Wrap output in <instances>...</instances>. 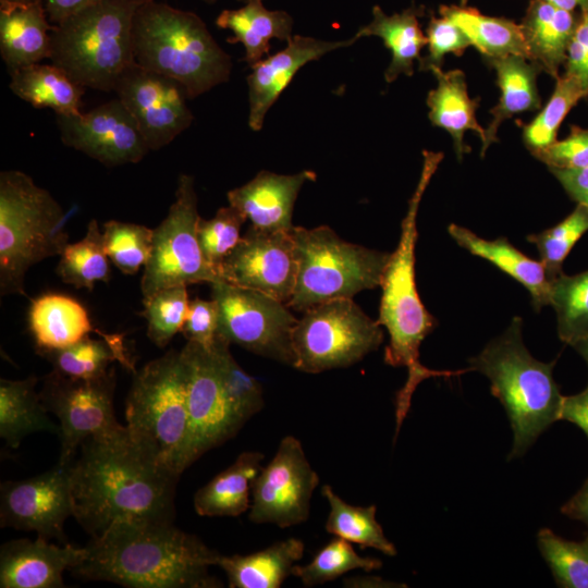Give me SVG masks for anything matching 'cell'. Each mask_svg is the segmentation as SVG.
<instances>
[{
    "label": "cell",
    "instance_id": "6da1fadb",
    "mask_svg": "<svg viewBox=\"0 0 588 588\" xmlns=\"http://www.w3.org/2000/svg\"><path fill=\"white\" fill-rule=\"evenodd\" d=\"M73 517L91 537L121 522L173 520L179 475L128 431L86 439L70 464Z\"/></svg>",
    "mask_w": 588,
    "mask_h": 588
},
{
    "label": "cell",
    "instance_id": "7a4b0ae2",
    "mask_svg": "<svg viewBox=\"0 0 588 588\" xmlns=\"http://www.w3.org/2000/svg\"><path fill=\"white\" fill-rule=\"evenodd\" d=\"M73 576L130 588H219L211 576L221 554L172 520H134L112 525L91 537Z\"/></svg>",
    "mask_w": 588,
    "mask_h": 588
},
{
    "label": "cell",
    "instance_id": "3957f363",
    "mask_svg": "<svg viewBox=\"0 0 588 588\" xmlns=\"http://www.w3.org/2000/svg\"><path fill=\"white\" fill-rule=\"evenodd\" d=\"M424 162L417 186L408 201L401 224V237L390 254L381 284L382 295L378 322L389 333L384 362L393 367H405L407 379L395 401V437L406 417L413 393L418 384L431 377H451L468 371H439L425 367L419 360V347L436 326V318L422 304L416 284L415 247L418 237L417 215L421 198L443 159L442 152L424 150Z\"/></svg>",
    "mask_w": 588,
    "mask_h": 588
},
{
    "label": "cell",
    "instance_id": "277c9868",
    "mask_svg": "<svg viewBox=\"0 0 588 588\" xmlns=\"http://www.w3.org/2000/svg\"><path fill=\"white\" fill-rule=\"evenodd\" d=\"M134 60L179 82L194 99L226 83L232 58L195 13L145 0L133 21Z\"/></svg>",
    "mask_w": 588,
    "mask_h": 588
},
{
    "label": "cell",
    "instance_id": "5b68a950",
    "mask_svg": "<svg viewBox=\"0 0 588 588\" xmlns=\"http://www.w3.org/2000/svg\"><path fill=\"white\" fill-rule=\"evenodd\" d=\"M523 319L511 324L475 357L469 371L485 375L491 393L503 405L513 430L509 460L522 456L554 421L560 420L563 395L553 378L556 360L542 363L523 342Z\"/></svg>",
    "mask_w": 588,
    "mask_h": 588
},
{
    "label": "cell",
    "instance_id": "8992f818",
    "mask_svg": "<svg viewBox=\"0 0 588 588\" xmlns=\"http://www.w3.org/2000/svg\"><path fill=\"white\" fill-rule=\"evenodd\" d=\"M145 0H100L51 29L50 61L95 90L113 91L133 63V21Z\"/></svg>",
    "mask_w": 588,
    "mask_h": 588
},
{
    "label": "cell",
    "instance_id": "52a82bcc",
    "mask_svg": "<svg viewBox=\"0 0 588 588\" xmlns=\"http://www.w3.org/2000/svg\"><path fill=\"white\" fill-rule=\"evenodd\" d=\"M69 244L60 204L19 170L0 173V293L26 295L30 267L60 256Z\"/></svg>",
    "mask_w": 588,
    "mask_h": 588
},
{
    "label": "cell",
    "instance_id": "ba28073f",
    "mask_svg": "<svg viewBox=\"0 0 588 588\" xmlns=\"http://www.w3.org/2000/svg\"><path fill=\"white\" fill-rule=\"evenodd\" d=\"M297 274L286 305L306 311L321 303L353 298L381 284L390 254L342 240L328 225L293 226Z\"/></svg>",
    "mask_w": 588,
    "mask_h": 588
},
{
    "label": "cell",
    "instance_id": "9c48e42d",
    "mask_svg": "<svg viewBox=\"0 0 588 588\" xmlns=\"http://www.w3.org/2000/svg\"><path fill=\"white\" fill-rule=\"evenodd\" d=\"M126 428L176 475L185 470L189 415L180 352L169 351L135 371L125 402Z\"/></svg>",
    "mask_w": 588,
    "mask_h": 588
},
{
    "label": "cell",
    "instance_id": "30bf717a",
    "mask_svg": "<svg viewBox=\"0 0 588 588\" xmlns=\"http://www.w3.org/2000/svg\"><path fill=\"white\" fill-rule=\"evenodd\" d=\"M383 342L378 321L369 318L353 298L316 305L297 319L293 333V367L319 373L348 367Z\"/></svg>",
    "mask_w": 588,
    "mask_h": 588
},
{
    "label": "cell",
    "instance_id": "8fae6325",
    "mask_svg": "<svg viewBox=\"0 0 588 588\" xmlns=\"http://www.w3.org/2000/svg\"><path fill=\"white\" fill-rule=\"evenodd\" d=\"M167 217L154 229L150 256L140 280L143 299L157 292L222 280L205 259L197 238V194L194 179L181 174Z\"/></svg>",
    "mask_w": 588,
    "mask_h": 588
},
{
    "label": "cell",
    "instance_id": "7c38bea8",
    "mask_svg": "<svg viewBox=\"0 0 588 588\" xmlns=\"http://www.w3.org/2000/svg\"><path fill=\"white\" fill-rule=\"evenodd\" d=\"M211 298L219 309L220 338L293 367L292 333L297 319L286 303L224 280L211 283Z\"/></svg>",
    "mask_w": 588,
    "mask_h": 588
},
{
    "label": "cell",
    "instance_id": "4fadbf2b",
    "mask_svg": "<svg viewBox=\"0 0 588 588\" xmlns=\"http://www.w3.org/2000/svg\"><path fill=\"white\" fill-rule=\"evenodd\" d=\"M115 383L114 367L91 379L70 378L54 370L45 376L39 395L47 411L59 421V463H72L86 439L124 426L114 415Z\"/></svg>",
    "mask_w": 588,
    "mask_h": 588
},
{
    "label": "cell",
    "instance_id": "5bb4252c",
    "mask_svg": "<svg viewBox=\"0 0 588 588\" xmlns=\"http://www.w3.org/2000/svg\"><path fill=\"white\" fill-rule=\"evenodd\" d=\"M318 485L319 476L301 441L286 436L253 481L248 519L280 528L303 524L309 517L310 502Z\"/></svg>",
    "mask_w": 588,
    "mask_h": 588
},
{
    "label": "cell",
    "instance_id": "9a60e30c",
    "mask_svg": "<svg viewBox=\"0 0 588 588\" xmlns=\"http://www.w3.org/2000/svg\"><path fill=\"white\" fill-rule=\"evenodd\" d=\"M180 357L185 372L189 415L184 457L186 469L203 454L234 437L244 424L228 403L215 351L187 341L180 351Z\"/></svg>",
    "mask_w": 588,
    "mask_h": 588
},
{
    "label": "cell",
    "instance_id": "2e32d148",
    "mask_svg": "<svg viewBox=\"0 0 588 588\" xmlns=\"http://www.w3.org/2000/svg\"><path fill=\"white\" fill-rule=\"evenodd\" d=\"M113 91L136 121L149 150L170 145L194 120L186 89L136 62L120 75Z\"/></svg>",
    "mask_w": 588,
    "mask_h": 588
},
{
    "label": "cell",
    "instance_id": "e0dca14e",
    "mask_svg": "<svg viewBox=\"0 0 588 588\" xmlns=\"http://www.w3.org/2000/svg\"><path fill=\"white\" fill-rule=\"evenodd\" d=\"M71 464V463H70ZM70 464L0 488V526L35 531L37 537L65 544V520L73 516Z\"/></svg>",
    "mask_w": 588,
    "mask_h": 588
},
{
    "label": "cell",
    "instance_id": "ac0fdd59",
    "mask_svg": "<svg viewBox=\"0 0 588 588\" xmlns=\"http://www.w3.org/2000/svg\"><path fill=\"white\" fill-rule=\"evenodd\" d=\"M56 117L62 143L106 167L137 163L150 151L118 98L86 112Z\"/></svg>",
    "mask_w": 588,
    "mask_h": 588
},
{
    "label": "cell",
    "instance_id": "d6986e66",
    "mask_svg": "<svg viewBox=\"0 0 588 588\" xmlns=\"http://www.w3.org/2000/svg\"><path fill=\"white\" fill-rule=\"evenodd\" d=\"M229 283L259 291L281 302L291 298L297 261L291 231H264L250 225L219 268Z\"/></svg>",
    "mask_w": 588,
    "mask_h": 588
},
{
    "label": "cell",
    "instance_id": "ffe728a7",
    "mask_svg": "<svg viewBox=\"0 0 588 588\" xmlns=\"http://www.w3.org/2000/svg\"><path fill=\"white\" fill-rule=\"evenodd\" d=\"M353 36L343 40H322L314 37L293 35L284 49L267 56L253 66L247 75L248 87V126L258 132L271 106L292 82L295 74L305 64L316 61L336 49L346 48L356 42Z\"/></svg>",
    "mask_w": 588,
    "mask_h": 588
},
{
    "label": "cell",
    "instance_id": "44dd1931",
    "mask_svg": "<svg viewBox=\"0 0 588 588\" xmlns=\"http://www.w3.org/2000/svg\"><path fill=\"white\" fill-rule=\"evenodd\" d=\"M86 553L85 547L54 544L41 537L10 540L0 549V587L62 588L63 573L78 565Z\"/></svg>",
    "mask_w": 588,
    "mask_h": 588
},
{
    "label": "cell",
    "instance_id": "7402d4cb",
    "mask_svg": "<svg viewBox=\"0 0 588 588\" xmlns=\"http://www.w3.org/2000/svg\"><path fill=\"white\" fill-rule=\"evenodd\" d=\"M315 180L316 174L310 170L295 174L262 170L246 184L229 191L228 200L256 229L291 231L298 192L307 181Z\"/></svg>",
    "mask_w": 588,
    "mask_h": 588
},
{
    "label": "cell",
    "instance_id": "603a6c76",
    "mask_svg": "<svg viewBox=\"0 0 588 588\" xmlns=\"http://www.w3.org/2000/svg\"><path fill=\"white\" fill-rule=\"evenodd\" d=\"M42 3L0 2V53L9 70L51 56V29Z\"/></svg>",
    "mask_w": 588,
    "mask_h": 588
},
{
    "label": "cell",
    "instance_id": "cb8c5ba5",
    "mask_svg": "<svg viewBox=\"0 0 588 588\" xmlns=\"http://www.w3.org/2000/svg\"><path fill=\"white\" fill-rule=\"evenodd\" d=\"M448 232L461 247L519 282L529 292L536 311L550 305L551 279L540 260L526 256L503 236L486 240L455 223L449 225Z\"/></svg>",
    "mask_w": 588,
    "mask_h": 588
},
{
    "label": "cell",
    "instance_id": "d4e9b609",
    "mask_svg": "<svg viewBox=\"0 0 588 588\" xmlns=\"http://www.w3.org/2000/svg\"><path fill=\"white\" fill-rule=\"evenodd\" d=\"M437 79V87L428 93L426 103L429 108V120L432 125L445 130L453 139L457 159L470 151L464 142L467 131L485 138V128L476 119L479 106L478 98H470L467 91L465 74L461 70L443 71L434 68L430 71Z\"/></svg>",
    "mask_w": 588,
    "mask_h": 588
},
{
    "label": "cell",
    "instance_id": "484cf974",
    "mask_svg": "<svg viewBox=\"0 0 588 588\" xmlns=\"http://www.w3.org/2000/svg\"><path fill=\"white\" fill-rule=\"evenodd\" d=\"M487 63L497 74L500 98L490 110L492 119L485 128V138L480 149L481 157H485L488 148L498 140V130L505 120L515 114L541 108L537 76L542 70L537 63L515 54L487 59Z\"/></svg>",
    "mask_w": 588,
    "mask_h": 588
},
{
    "label": "cell",
    "instance_id": "4316f807",
    "mask_svg": "<svg viewBox=\"0 0 588 588\" xmlns=\"http://www.w3.org/2000/svg\"><path fill=\"white\" fill-rule=\"evenodd\" d=\"M577 21L572 12L532 0L519 24L530 61L555 79L565 65Z\"/></svg>",
    "mask_w": 588,
    "mask_h": 588
},
{
    "label": "cell",
    "instance_id": "83f0119b",
    "mask_svg": "<svg viewBox=\"0 0 588 588\" xmlns=\"http://www.w3.org/2000/svg\"><path fill=\"white\" fill-rule=\"evenodd\" d=\"M216 24L232 33L229 42L243 45L250 68L269 54L271 39L286 42L293 36L294 22L285 11L266 9L262 0H248L238 9L221 11Z\"/></svg>",
    "mask_w": 588,
    "mask_h": 588
},
{
    "label": "cell",
    "instance_id": "f1b7e54d",
    "mask_svg": "<svg viewBox=\"0 0 588 588\" xmlns=\"http://www.w3.org/2000/svg\"><path fill=\"white\" fill-rule=\"evenodd\" d=\"M422 15V7L413 5L388 15L379 5H375L371 21L354 35L357 40L369 36L379 37L390 50L391 61L384 72L387 83H393L402 74L413 75L414 62L420 59V51L427 45L419 24Z\"/></svg>",
    "mask_w": 588,
    "mask_h": 588
},
{
    "label": "cell",
    "instance_id": "f546056e",
    "mask_svg": "<svg viewBox=\"0 0 588 588\" xmlns=\"http://www.w3.org/2000/svg\"><path fill=\"white\" fill-rule=\"evenodd\" d=\"M305 551L303 540L286 538L246 555H220L218 565L231 588H279Z\"/></svg>",
    "mask_w": 588,
    "mask_h": 588
},
{
    "label": "cell",
    "instance_id": "4dcf8cb0",
    "mask_svg": "<svg viewBox=\"0 0 588 588\" xmlns=\"http://www.w3.org/2000/svg\"><path fill=\"white\" fill-rule=\"evenodd\" d=\"M28 327L37 351L58 350L73 345L94 329L85 307L61 294H45L32 302Z\"/></svg>",
    "mask_w": 588,
    "mask_h": 588
},
{
    "label": "cell",
    "instance_id": "1f68e13d",
    "mask_svg": "<svg viewBox=\"0 0 588 588\" xmlns=\"http://www.w3.org/2000/svg\"><path fill=\"white\" fill-rule=\"evenodd\" d=\"M264 457L258 451L241 453L232 465L195 493L196 513L207 517H235L249 511L253 481L262 467Z\"/></svg>",
    "mask_w": 588,
    "mask_h": 588
},
{
    "label": "cell",
    "instance_id": "d6a6232c",
    "mask_svg": "<svg viewBox=\"0 0 588 588\" xmlns=\"http://www.w3.org/2000/svg\"><path fill=\"white\" fill-rule=\"evenodd\" d=\"M10 90L36 109L56 115L79 113L85 87L53 63H34L10 72Z\"/></svg>",
    "mask_w": 588,
    "mask_h": 588
},
{
    "label": "cell",
    "instance_id": "836d02e7",
    "mask_svg": "<svg viewBox=\"0 0 588 588\" xmlns=\"http://www.w3.org/2000/svg\"><path fill=\"white\" fill-rule=\"evenodd\" d=\"M37 381L34 376L0 380V438L11 449H17L34 432L60 434L59 424L50 418L36 391Z\"/></svg>",
    "mask_w": 588,
    "mask_h": 588
},
{
    "label": "cell",
    "instance_id": "e575fe53",
    "mask_svg": "<svg viewBox=\"0 0 588 588\" xmlns=\"http://www.w3.org/2000/svg\"><path fill=\"white\" fill-rule=\"evenodd\" d=\"M439 14L455 23L486 59L511 54L529 59L520 26L513 21L487 16L466 5H441Z\"/></svg>",
    "mask_w": 588,
    "mask_h": 588
},
{
    "label": "cell",
    "instance_id": "d590c367",
    "mask_svg": "<svg viewBox=\"0 0 588 588\" xmlns=\"http://www.w3.org/2000/svg\"><path fill=\"white\" fill-rule=\"evenodd\" d=\"M51 365L52 370L70 378L91 379L106 375L114 360L133 370V364L120 335L93 339L58 350L38 351Z\"/></svg>",
    "mask_w": 588,
    "mask_h": 588
},
{
    "label": "cell",
    "instance_id": "8d00e7d4",
    "mask_svg": "<svg viewBox=\"0 0 588 588\" xmlns=\"http://www.w3.org/2000/svg\"><path fill=\"white\" fill-rule=\"evenodd\" d=\"M321 494L329 504L324 526L329 534L362 548H372L389 556L396 555L395 546L385 537L381 525L376 519V505H352L336 494L329 485L322 486Z\"/></svg>",
    "mask_w": 588,
    "mask_h": 588
},
{
    "label": "cell",
    "instance_id": "74e56055",
    "mask_svg": "<svg viewBox=\"0 0 588 588\" xmlns=\"http://www.w3.org/2000/svg\"><path fill=\"white\" fill-rule=\"evenodd\" d=\"M56 272L63 283L76 289L91 291L95 282H109V257L105 249L103 234L95 219L89 221L84 238L69 243L64 248Z\"/></svg>",
    "mask_w": 588,
    "mask_h": 588
},
{
    "label": "cell",
    "instance_id": "f35d334b",
    "mask_svg": "<svg viewBox=\"0 0 588 588\" xmlns=\"http://www.w3.org/2000/svg\"><path fill=\"white\" fill-rule=\"evenodd\" d=\"M587 97L588 89L574 76L564 73L556 78L548 102L531 122L523 124V142L531 155L558 140L560 125L567 113L580 99Z\"/></svg>",
    "mask_w": 588,
    "mask_h": 588
},
{
    "label": "cell",
    "instance_id": "ab89813d",
    "mask_svg": "<svg viewBox=\"0 0 588 588\" xmlns=\"http://www.w3.org/2000/svg\"><path fill=\"white\" fill-rule=\"evenodd\" d=\"M550 305L560 340L572 345L588 334V270L551 281Z\"/></svg>",
    "mask_w": 588,
    "mask_h": 588
},
{
    "label": "cell",
    "instance_id": "60d3db41",
    "mask_svg": "<svg viewBox=\"0 0 588 588\" xmlns=\"http://www.w3.org/2000/svg\"><path fill=\"white\" fill-rule=\"evenodd\" d=\"M381 566L380 560L359 555L351 542L335 537L321 548L308 564H296L292 576L297 577L305 587H315L354 569L368 573Z\"/></svg>",
    "mask_w": 588,
    "mask_h": 588
},
{
    "label": "cell",
    "instance_id": "b9f144b4",
    "mask_svg": "<svg viewBox=\"0 0 588 588\" xmlns=\"http://www.w3.org/2000/svg\"><path fill=\"white\" fill-rule=\"evenodd\" d=\"M537 542L559 587L588 588V536L581 541H571L542 528Z\"/></svg>",
    "mask_w": 588,
    "mask_h": 588
},
{
    "label": "cell",
    "instance_id": "7bdbcfd3",
    "mask_svg": "<svg viewBox=\"0 0 588 588\" xmlns=\"http://www.w3.org/2000/svg\"><path fill=\"white\" fill-rule=\"evenodd\" d=\"M230 343L217 335L215 351L228 403L233 414L245 424L264 407V394L260 382L248 375L234 359Z\"/></svg>",
    "mask_w": 588,
    "mask_h": 588
},
{
    "label": "cell",
    "instance_id": "ee69618b",
    "mask_svg": "<svg viewBox=\"0 0 588 588\" xmlns=\"http://www.w3.org/2000/svg\"><path fill=\"white\" fill-rule=\"evenodd\" d=\"M588 231V207L577 204L575 209L554 226L527 235L539 253L540 261L551 279L563 273V262L575 244Z\"/></svg>",
    "mask_w": 588,
    "mask_h": 588
},
{
    "label": "cell",
    "instance_id": "f6af8a7d",
    "mask_svg": "<svg viewBox=\"0 0 588 588\" xmlns=\"http://www.w3.org/2000/svg\"><path fill=\"white\" fill-rule=\"evenodd\" d=\"M105 249L109 259L124 274L145 267L151 252L154 230L137 223L110 220L103 223Z\"/></svg>",
    "mask_w": 588,
    "mask_h": 588
},
{
    "label": "cell",
    "instance_id": "bcb514c9",
    "mask_svg": "<svg viewBox=\"0 0 588 588\" xmlns=\"http://www.w3.org/2000/svg\"><path fill=\"white\" fill-rule=\"evenodd\" d=\"M143 305L147 336L157 347L163 348L184 326L189 306L187 286L163 289L143 299Z\"/></svg>",
    "mask_w": 588,
    "mask_h": 588
},
{
    "label": "cell",
    "instance_id": "7dc6e473",
    "mask_svg": "<svg viewBox=\"0 0 588 588\" xmlns=\"http://www.w3.org/2000/svg\"><path fill=\"white\" fill-rule=\"evenodd\" d=\"M245 221L246 218L231 205L218 209L211 219L199 218L198 243L205 259L218 273L223 260L238 244Z\"/></svg>",
    "mask_w": 588,
    "mask_h": 588
},
{
    "label": "cell",
    "instance_id": "c3c4849f",
    "mask_svg": "<svg viewBox=\"0 0 588 588\" xmlns=\"http://www.w3.org/2000/svg\"><path fill=\"white\" fill-rule=\"evenodd\" d=\"M427 54L418 60L419 71H431L442 68L444 57L449 53L461 57L471 46L465 33L448 17L440 15L430 17L426 30Z\"/></svg>",
    "mask_w": 588,
    "mask_h": 588
},
{
    "label": "cell",
    "instance_id": "681fc988",
    "mask_svg": "<svg viewBox=\"0 0 588 588\" xmlns=\"http://www.w3.org/2000/svg\"><path fill=\"white\" fill-rule=\"evenodd\" d=\"M549 168H588V128L571 125L569 134L549 147L532 154Z\"/></svg>",
    "mask_w": 588,
    "mask_h": 588
},
{
    "label": "cell",
    "instance_id": "f907efd6",
    "mask_svg": "<svg viewBox=\"0 0 588 588\" xmlns=\"http://www.w3.org/2000/svg\"><path fill=\"white\" fill-rule=\"evenodd\" d=\"M219 323V309L215 299L194 298L189 302L187 316L182 328L186 341L195 342L212 350Z\"/></svg>",
    "mask_w": 588,
    "mask_h": 588
},
{
    "label": "cell",
    "instance_id": "816d5d0a",
    "mask_svg": "<svg viewBox=\"0 0 588 588\" xmlns=\"http://www.w3.org/2000/svg\"><path fill=\"white\" fill-rule=\"evenodd\" d=\"M581 11L568 46L564 73L577 78L588 89V5Z\"/></svg>",
    "mask_w": 588,
    "mask_h": 588
},
{
    "label": "cell",
    "instance_id": "f5cc1de1",
    "mask_svg": "<svg viewBox=\"0 0 588 588\" xmlns=\"http://www.w3.org/2000/svg\"><path fill=\"white\" fill-rule=\"evenodd\" d=\"M549 171L560 182L572 200H574L576 204L588 207V168H549Z\"/></svg>",
    "mask_w": 588,
    "mask_h": 588
},
{
    "label": "cell",
    "instance_id": "db71d44e",
    "mask_svg": "<svg viewBox=\"0 0 588 588\" xmlns=\"http://www.w3.org/2000/svg\"><path fill=\"white\" fill-rule=\"evenodd\" d=\"M561 419L579 427L588 438V385L579 393L563 396L560 411Z\"/></svg>",
    "mask_w": 588,
    "mask_h": 588
},
{
    "label": "cell",
    "instance_id": "11a10c76",
    "mask_svg": "<svg viewBox=\"0 0 588 588\" xmlns=\"http://www.w3.org/2000/svg\"><path fill=\"white\" fill-rule=\"evenodd\" d=\"M100 0H42V5L52 25Z\"/></svg>",
    "mask_w": 588,
    "mask_h": 588
},
{
    "label": "cell",
    "instance_id": "9f6ffc18",
    "mask_svg": "<svg viewBox=\"0 0 588 588\" xmlns=\"http://www.w3.org/2000/svg\"><path fill=\"white\" fill-rule=\"evenodd\" d=\"M565 516L584 523L588 536V478L581 488L561 507Z\"/></svg>",
    "mask_w": 588,
    "mask_h": 588
},
{
    "label": "cell",
    "instance_id": "6f0895ef",
    "mask_svg": "<svg viewBox=\"0 0 588 588\" xmlns=\"http://www.w3.org/2000/svg\"><path fill=\"white\" fill-rule=\"evenodd\" d=\"M343 586L346 588H392L406 587L399 583L384 580L380 576L375 575H355L343 579Z\"/></svg>",
    "mask_w": 588,
    "mask_h": 588
},
{
    "label": "cell",
    "instance_id": "680465c9",
    "mask_svg": "<svg viewBox=\"0 0 588 588\" xmlns=\"http://www.w3.org/2000/svg\"><path fill=\"white\" fill-rule=\"evenodd\" d=\"M542 1L548 2L556 8H560L569 12L575 10L577 7L583 9L586 5H588V0H542Z\"/></svg>",
    "mask_w": 588,
    "mask_h": 588
},
{
    "label": "cell",
    "instance_id": "91938a15",
    "mask_svg": "<svg viewBox=\"0 0 588 588\" xmlns=\"http://www.w3.org/2000/svg\"><path fill=\"white\" fill-rule=\"evenodd\" d=\"M587 363L588 366V334L571 345Z\"/></svg>",
    "mask_w": 588,
    "mask_h": 588
},
{
    "label": "cell",
    "instance_id": "94428289",
    "mask_svg": "<svg viewBox=\"0 0 588 588\" xmlns=\"http://www.w3.org/2000/svg\"><path fill=\"white\" fill-rule=\"evenodd\" d=\"M0 2L42 3V0H0Z\"/></svg>",
    "mask_w": 588,
    "mask_h": 588
},
{
    "label": "cell",
    "instance_id": "6125c7cd",
    "mask_svg": "<svg viewBox=\"0 0 588 588\" xmlns=\"http://www.w3.org/2000/svg\"><path fill=\"white\" fill-rule=\"evenodd\" d=\"M203 1H205V2H207V3H215L217 0H203ZM237 1H242V2L245 3V2H247L248 0H237Z\"/></svg>",
    "mask_w": 588,
    "mask_h": 588
},
{
    "label": "cell",
    "instance_id": "be15d7a7",
    "mask_svg": "<svg viewBox=\"0 0 588 588\" xmlns=\"http://www.w3.org/2000/svg\"><path fill=\"white\" fill-rule=\"evenodd\" d=\"M461 1V5H466L467 4V0H460Z\"/></svg>",
    "mask_w": 588,
    "mask_h": 588
}]
</instances>
